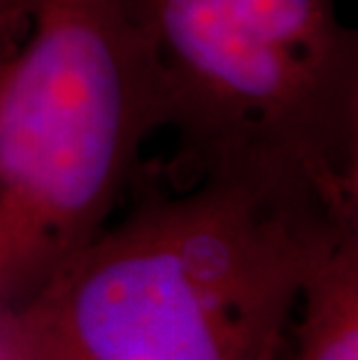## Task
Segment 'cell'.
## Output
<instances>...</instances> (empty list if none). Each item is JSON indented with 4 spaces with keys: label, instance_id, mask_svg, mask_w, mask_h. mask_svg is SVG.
I'll use <instances>...</instances> for the list:
<instances>
[{
    "label": "cell",
    "instance_id": "277c9868",
    "mask_svg": "<svg viewBox=\"0 0 358 360\" xmlns=\"http://www.w3.org/2000/svg\"><path fill=\"white\" fill-rule=\"evenodd\" d=\"M272 360H358V224L309 272Z\"/></svg>",
    "mask_w": 358,
    "mask_h": 360
},
{
    "label": "cell",
    "instance_id": "3957f363",
    "mask_svg": "<svg viewBox=\"0 0 358 360\" xmlns=\"http://www.w3.org/2000/svg\"><path fill=\"white\" fill-rule=\"evenodd\" d=\"M121 0H35L0 70V314L108 226L154 135Z\"/></svg>",
    "mask_w": 358,
    "mask_h": 360
},
{
    "label": "cell",
    "instance_id": "7a4b0ae2",
    "mask_svg": "<svg viewBox=\"0 0 358 360\" xmlns=\"http://www.w3.org/2000/svg\"><path fill=\"white\" fill-rule=\"evenodd\" d=\"M181 181L275 172L358 205V35L340 0H121Z\"/></svg>",
    "mask_w": 358,
    "mask_h": 360
},
{
    "label": "cell",
    "instance_id": "5b68a950",
    "mask_svg": "<svg viewBox=\"0 0 358 360\" xmlns=\"http://www.w3.org/2000/svg\"><path fill=\"white\" fill-rule=\"evenodd\" d=\"M33 3L35 0H0V70L26 33Z\"/></svg>",
    "mask_w": 358,
    "mask_h": 360
},
{
    "label": "cell",
    "instance_id": "6da1fadb",
    "mask_svg": "<svg viewBox=\"0 0 358 360\" xmlns=\"http://www.w3.org/2000/svg\"><path fill=\"white\" fill-rule=\"evenodd\" d=\"M358 205L275 172H212L135 205L0 323L33 360H272Z\"/></svg>",
    "mask_w": 358,
    "mask_h": 360
},
{
    "label": "cell",
    "instance_id": "8992f818",
    "mask_svg": "<svg viewBox=\"0 0 358 360\" xmlns=\"http://www.w3.org/2000/svg\"><path fill=\"white\" fill-rule=\"evenodd\" d=\"M0 360H33L3 323H0Z\"/></svg>",
    "mask_w": 358,
    "mask_h": 360
}]
</instances>
